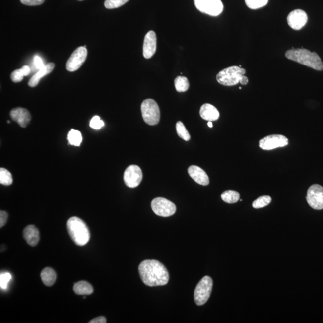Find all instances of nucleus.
I'll return each mask as SVG.
<instances>
[{
    "label": "nucleus",
    "mask_w": 323,
    "mask_h": 323,
    "mask_svg": "<svg viewBox=\"0 0 323 323\" xmlns=\"http://www.w3.org/2000/svg\"><path fill=\"white\" fill-rule=\"evenodd\" d=\"M141 280L147 286H163L167 285L170 279L166 267L156 260H146L139 264L138 267Z\"/></svg>",
    "instance_id": "obj_1"
},
{
    "label": "nucleus",
    "mask_w": 323,
    "mask_h": 323,
    "mask_svg": "<svg viewBox=\"0 0 323 323\" xmlns=\"http://www.w3.org/2000/svg\"><path fill=\"white\" fill-rule=\"evenodd\" d=\"M286 57L288 59L308 66L317 71H322L323 63L316 52H311L305 49H292L287 51Z\"/></svg>",
    "instance_id": "obj_2"
},
{
    "label": "nucleus",
    "mask_w": 323,
    "mask_h": 323,
    "mask_svg": "<svg viewBox=\"0 0 323 323\" xmlns=\"http://www.w3.org/2000/svg\"><path fill=\"white\" fill-rule=\"evenodd\" d=\"M68 232L71 239L77 246H83L90 240L89 230L84 221L77 217H72L68 220Z\"/></svg>",
    "instance_id": "obj_3"
},
{
    "label": "nucleus",
    "mask_w": 323,
    "mask_h": 323,
    "mask_svg": "<svg viewBox=\"0 0 323 323\" xmlns=\"http://www.w3.org/2000/svg\"><path fill=\"white\" fill-rule=\"evenodd\" d=\"M246 74V70L240 66H232L223 69L217 75L218 82L222 85L232 86L240 82L241 78Z\"/></svg>",
    "instance_id": "obj_4"
},
{
    "label": "nucleus",
    "mask_w": 323,
    "mask_h": 323,
    "mask_svg": "<svg viewBox=\"0 0 323 323\" xmlns=\"http://www.w3.org/2000/svg\"><path fill=\"white\" fill-rule=\"evenodd\" d=\"M142 118L148 125H158L161 118L158 104L152 99H147L142 102L141 106Z\"/></svg>",
    "instance_id": "obj_5"
},
{
    "label": "nucleus",
    "mask_w": 323,
    "mask_h": 323,
    "mask_svg": "<svg viewBox=\"0 0 323 323\" xmlns=\"http://www.w3.org/2000/svg\"><path fill=\"white\" fill-rule=\"evenodd\" d=\"M213 286L211 277L205 276L197 284L194 292V302L198 306L204 305L210 297Z\"/></svg>",
    "instance_id": "obj_6"
},
{
    "label": "nucleus",
    "mask_w": 323,
    "mask_h": 323,
    "mask_svg": "<svg viewBox=\"0 0 323 323\" xmlns=\"http://www.w3.org/2000/svg\"><path fill=\"white\" fill-rule=\"evenodd\" d=\"M197 10L212 16H217L222 13L223 4L221 0H194Z\"/></svg>",
    "instance_id": "obj_7"
},
{
    "label": "nucleus",
    "mask_w": 323,
    "mask_h": 323,
    "mask_svg": "<svg viewBox=\"0 0 323 323\" xmlns=\"http://www.w3.org/2000/svg\"><path fill=\"white\" fill-rule=\"evenodd\" d=\"M151 206L155 214L163 217L172 216L176 213L177 209L173 202L163 197L154 199L151 203Z\"/></svg>",
    "instance_id": "obj_8"
},
{
    "label": "nucleus",
    "mask_w": 323,
    "mask_h": 323,
    "mask_svg": "<svg viewBox=\"0 0 323 323\" xmlns=\"http://www.w3.org/2000/svg\"><path fill=\"white\" fill-rule=\"evenodd\" d=\"M307 200L311 208L316 210L323 209V188L319 185H313L308 189Z\"/></svg>",
    "instance_id": "obj_9"
},
{
    "label": "nucleus",
    "mask_w": 323,
    "mask_h": 323,
    "mask_svg": "<svg viewBox=\"0 0 323 323\" xmlns=\"http://www.w3.org/2000/svg\"><path fill=\"white\" fill-rule=\"evenodd\" d=\"M142 177L141 169L137 165H132L125 171L124 180L128 188H135L140 184Z\"/></svg>",
    "instance_id": "obj_10"
},
{
    "label": "nucleus",
    "mask_w": 323,
    "mask_h": 323,
    "mask_svg": "<svg viewBox=\"0 0 323 323\" xmlns=\"http://www.w3.org/2000/svg\"><path fill=\"white\" fill-rule=\"evenodd\" d=\"M87 55L88 51L84 46L75 49L66 63V69L69 72L77 71L85 62Z\"/></svg>",
    "instance_id": "obj_11"
},
{
    "label": "nucleus",
    "mask_w": 323,
    "mask_h": 323,
    "mask_svg": "<svg viewBox=\"0 0 323 323\" xmlns=\"http://www.w3.org/2000/svg\"><path fill=\"white\" fill-rule=\"evenodd\" d=\"M289 140L282 135H271L266 136L260 141L259 146L264 150H271L279 147L286 146Z\"/></svg>",
    "instance_id": "obj_12"
},
{
    "label": "nucleus",
    "mask_w": 323,
    "mask_h": 323,
    "mask_svg": "<svg viewBox=\"0 0 323 323\" xmlns=\"http://www.w3.org/2000/svg\"><path fill=\"white\" fill-rule=\"evenodd\" d=\"M308 16L304 10L297 9L290 12L287 17V23L295 30H301L307 24Z\"/></svg>",
    "instance_id": "obj_13"
},
{
    "label": "nucleus",
    "mask_w": 323,
    "mask_h": 323,
    "mask_svg": "<svg viewBox=\"0 0 323 323\" xmlns=\"http://www.w3.org/2000/svg\"><path fill=\"white\" fill-rule=\"evenodd\" d=\"M157 48V37L155 32L150 31L145 35L143 44V56L150 59L155 54Z\"/></svg>",
    "instance_id": "obj_14"
},
{
    "label": "nucleus",
    "mask_w": 323,
    "mask_h": 323,
    "mask_svg": "<svg viewBox=\"0 0 323 323\" xmlns=\"http://www.w3.org/2000/svg\"><path fill=\"white\" fill-rule=\"evenodd\" d=\"M10 116L13 121L16 122L22 128L27 127L31 119L30 112L27 109L21 107L15 108L11 110Z\"/></svg>",
    "instance_id": "obj_15"
},
{
    "label": "nucleus",
    "mask_w": 323,
    "mask_h": 323,
    "mask_svg": "<svg viewBox=\"0 0 323 323\" xmlns=\"http://www.w3.org/2000/svg\"><path fill=\"white\" fill-rule=\"evenodd\" d=\"M188 173L191 178L198 184L202 186L209 185V179L207 174L201 168L196 165H191L188 168Z\"/></svg>",
    "instance_id": "obj_16"
},
{
    "label": "nucleus",
    "mask_w": 323,
    "mask_h": 323,
    "mask_svg": "<svg viewBox=\"0 0 323 323\" xmlns=\"http://www.w3.org/2000/svg\"><path fill=\"white\" fill-rule=\"evenodd\" d=\"M200 115L203 119L208 121H215L220 117L219 112L210 104H203L200 109Z\"/></svg>",
    "instance_id": "obj_17"
},
{
    "label": "nucleus",
    "mask_w": 323,
    "mask_h": 323,
    "mask_svg": "<svg viewBox=\"0 0 323 323\" xmlns=\"http://www.w3.org/2000/svg\"><path fill=\"white\" fill-rule=\"evenodd\" d=\"M23 236L27 243L31 246H36L39 242V231L34 225H28L26 227L23 231Z\"/></svg>",
    "instance_id": "obj_18"
},
{
    "label": "nucleus",
    "mask_w": 323,
    "mask_h": 323,
    "mask_svg": "<svg viewBox=\"0 0 323 323\" xmlns=\"http://www.w3.org/2000/svg\"><path fill=\"white\" fill-rule=\"evenodd\" d=\"M55 68V64L50 63L46 64L44 67L40 69L37 73L31 77L28 82V86L31 88H34L38 85L39 81L43 77L46 76V75L50 74L51 72L54 70Z\"/></svg>",
    "instance_id": "obj_19"
},
{
    "label": "nucleus",
    "mask_w": 323,
    "mask_h": 323,
    "mask_svg": "<svg viewBox=\"0 0 323 323\" xmlns=\"http://www.w3.org/2000/svg\"><path fill=\"white\" fill-rule=\"evenodd\" d=\"M41 278L45 286H53L57 279V274L55 270L51 267H46L41 273Z\"/></svg>",
    "instance_id": "obj_20"
},
{
    "label": "nucleus",
    "mask_w": 323,
    "mask_h": 323,
    "mask_svg": "<svg viewBox=\"0 0 323 323\" xmlns=\"http://www.w3.org/2000/svg\"><path fill=\"white\" fill-rule=\"evenodd\" d=\"M73 290L78 295H90L94 292V288L88 282L81 281L74 284Z\"/></svg>",
    "instance_id": "obj_21"
},
{
    "label": "nucleus",
    "mask_w": 323,
    "mask_h": 323,
    "mask_svg": "<svg viewBox=\"0 0 323 323\" xmlns=\"http://www.w3.org/2000/svg\"><path fill=\"white\" fill-rule=\"evenodd\" d=\"M224 202L228 203H235L240 199V194L238 192L232 190L226 191L221 195Z\"/></svg>",
    "instance_id": "obj_22"
},
{
    "label": "nucleus",
    "mask_w": 323,
    "mask_h": 323,
    "mask_svg": "<svg viewBox=\"0 0 323 323\" xmlns=\"http://www.w3.org/2000/svg\"><path fill=\"white\" fill-rule=\"evenodd\" d=\"M174 84L176 91L178 92L187 91L190 86L188 78L183 76L177 77L174 80Z\"/></svg>",
    "instance_id": "obj_23"
},
{
    "label": "nucleus",
    "mask_w": 323,
    "mask_h": 323,
    "mask_svg": "<svg viewBox=\"0 0 323 323\" xmlns=\"http://www.w3.org/2000/svg\"><path fill=\"white\" fill-rule=\"evenodd\" d=\"M68 139L69 144L74 146H80L81 142H82V135L78 130L71 129L68 135Z\"/></svg>",
    "instance_id": "obj_24"
},
{
    "label": "nucleus",
    "mask_w": 323,
    "mask_h": 323,
    "mask_svg": "<svg viewBox=\"0 0 323 323\" xmlns=\"http://www.w3.org/2000/svg\"><path fill=\"white\" fill-rule=\"evenodd\" d=\"M0 183L5 186H10L13 183L12 175L6 169H0Z\"/></svg>",
    "instance_id": "obj_25"
},
{
    "label": "nucleus",
    "mask_w": 323,
    "mask_h": 323,
    "mask_svg": "<svg viewBox=\"0 0 323 323\" xmlns=\"http://www.w3.org/2000/svg\"><path fill=\"white\" fill-rule=\"evenodd\" d=\"M176 130L177 134H178L180 138L184 139L186 141L190 140L191 135L189 134L188 130L186 129L184 124H183L181 121L177 122Z\"/></svg>",
    "instance_id": "obj_26"
},
{
    "label": "nucleus",
    "mask_w": 323,
    "mask_h": 323,
    "mask_svg": "<svg viewBox=\"0 0 323 323\" xmlns=\"http://www.w3.org/2000/svg\"><path fill=\"white\" fill-rule=\"evenodd\" d=\"M271 201L272 198L269 196H261L253 202L252 206L255 209L264 208L268 205Z\"/></svg>",
    "instance_id": "obj_27"
},
{
    "label": "nucleus",
    "mask_w": 323,
    "mask_h": 323,
    "mask_svg": "<svg viewBox=\"0 0 323 323\" xmlns=\"http://www.w3.org/2000/svg\"><path fill=\"white\" fill-rule=\"evenodd\" d=\"M268 1L269 0H245L247 6L253 10L265 6Z\"/></svg>",
    "instance_id": "obj_28"
},
{
    "label": "nucleus",
    "mask_w": 323,
    "mask_h": 323,
    "mask_svg": "<svg viewBox=\"0 0 323 323\" xmlns=\"http://www.w3.org/2000/svg\"><path fill=\"white\" fill-rule=\"evenodd\" d=\"M129 1V0H106L104 5L108 9H114L122 6Z\"/></svg>",
    "instance_id": "obj_29"
},
{
    "label": "nucleus",
    "mask_w": 323,
    "mask_h": 323,
    "mask_svg": "<svg viewBox=\"0 0 323 323\" xmlns=\"http://www.w3.org/2000/svg\"><path fill=\"white\" fill-rule=\"evenodd\" d=\"M12 276L10 273L2 272L0 275V286L2 290H6Z\"/></svg>",
    "instance_id": "obj_30"
},
{
    "label": "nucleus",
    "mask_w": 323,
    "mask_h": 323,
    "mask_svg": "<svg viewBox=\"0 0 323 323\" xmlns=\"http://www.w3.org/2000/svg\"><path fill=\"white\" fill-rule=\"evenodd\" d=\"M104 126V122L101 120L100 116H95L90 122V127L94 129H100L102 127Z\"/></svg>",
    "instance_id": "obj_31"
},
{
    "label": "nucleus",
    "mask_w": 323,
    "mask_h": 323,
    "mask_svg": "<svg viewBox=\"0 0 323 323\" xmlns=\"http://www.w3.org/2000/svg\"><path fill=\"white\" fill-rule=\"evenodd\" d=\"M24 77V75L23 74L21 69H16V70L14 71L11 74V80H12L14 83L20 82V81H22Z\"/></svg>",
    "instance_id": "obj_32"
},
{
    "label": "nucleus",
    "mask_w": 323,
    "mask_h": 323,
    "mask_svg": "<svg viewBox=\"0 0 323 323\" xmlns=\"http://www.w3.org/2000/svg\"><path fill=\"white\" fill-rule=\"evenodd\" d=\"M21 3L29 6H35L42 4L45 0H20Z\"/></svg>",
    "instance_id": "obj_33"
},
{
    "label": "nucleus",
    "mask_w": 323,
    "mask_h": 323,
    "mask_svg": "<svg viewBox=\"0 0 323 323\" xmlns=\"http://www.w3.org/2000/svg\"><path fill=\"white\" fill-rule=\"evenodd\" d=\"M8 214L4 211H0V228H2L7 223Z\"/></svg>",
    "instance_id": "obj_34"
},
{
    "label": "nucleus",
    "mask_w": 323,
    "mask_h": 323,
    "mask_svg": "<svg viewBox=\"0 0 323 323\" xmlns=\"http://www.w3.org/2000/svg\"><path fill=\"white\" fill-rule=\"evenodd\" d=\"M34 64L36 68L39 69V70L44 67L45 65L43 64L42 59L39 57H36L34 58Z\"/></svg>",
    "instance_id": "obj_35"
},
{
    "label": "nucleus",
    "mask_w": 323,
    "mask_h": 323,
    "mask_svg": "<svg viewBox=\"0 0 323 323\" xmlns=\"http://www.w3.org/2000/svg\"><path fill=\"white\" fill-rule=\"evenodd\" d=\"M106 319L104 316H100L92 320L89 323H106Z\"/></svg>",
    "instance_id": "obj_36"
},
{
    "label": "nucleus",
    "mask_w": 323,
    "mask_h": 323,
    "mask_svg": "<svg viewBox=\"0 0 323 323\" xmlns=\"http://www.w3.org/2000/svg\"><path fill=\"white\" fill-rule=\"evenodd\" d=\"M21 69L23 72V74L24 75V76H27V75L30 74L31 69L29 66H24L21 68Z\"/></svg>",
    "instance_id": "obj_37"
},
{
    "label": "nucleus",
    "mask_w": 323,
    "mask_h": 323,
    "mask_svg": "<svg viewBox=\"0 0 323 323\" xmlns=\"http://www.w3.org/2000/svg\"><path fill=\"white\" fill-rule=\"evenodd\" d=\"M248 82H249L248 78L245 76V75H243V77L241 78L240 83L241 84H243V85H246V84L248 83Z\"/></svg>",
    "instance_id": "obj_38"
},
{
    "label": "nucleus",
    "mask_w": 323,
    "mask_h": 323,
    "mask_svg": "<svg viewBox=\"0 0 323 323\" xmlns=\"http://www.w3.org/2000/svg\"><path fill=\"white\" fill-rule=\"evenodd\" d=\"M208 126L209 127H210V128H212V127H213V125H212V123L211 121H208Z\"/></svg>",
    "instance_id": "obj_39"
},
{
    "label": "nucleus",
    "mask_w": 323,
    "mask_h": 323,
    "mask_svg": "<svg viewBox=\"0 0 323 323\" xmlns=\"http://www.w3.org/2000/svg\"><path fill=\"white\" fill-rule=\"evenodd\" d=\"M78 1H83V0H78Z\"/></svg>",
    "instance_id": "obj_40"
}]
</instances>
